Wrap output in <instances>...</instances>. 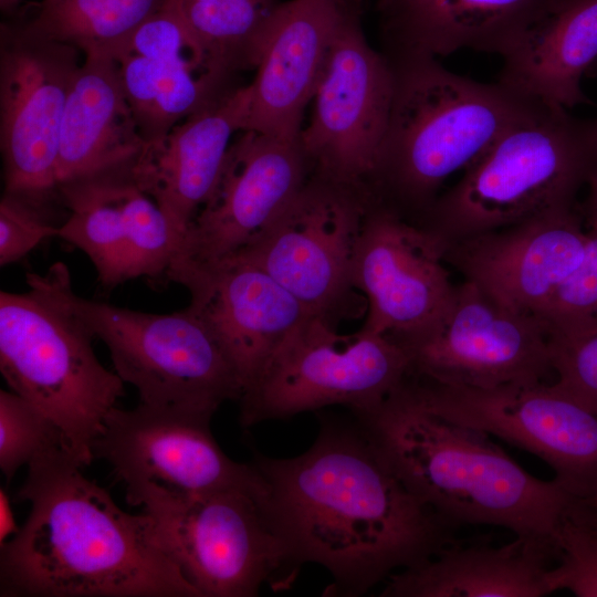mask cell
Masks as SVG:
<instances>
[{
    "instance_id": "cell-27",
    "label": "cell",
    "mask_w": 597,
    "mask_h": 597,
    "mask_svg": "<svg viewBox=\"0 0 597 597\" xmlns=\"http://www.w3.org/2000/svg\"><path fill=\"white\" fill-rule=\"evenodd\" d=\"M498 82L549 106L590 103L580 83L597 62V0H561L502 56Z\"/></svg>"
},
{
    "instance_id": "cell-28",
    "label": "cell",
    "mask_w": 597,
    "mask_h": 597,
    "mask_svg": "<svg viewBox=\"0 0 597 597\" xmlns=\"http://www.w3.org/2000/svg\"><path fill=\"white\" fill-rule=\"evenodd\" d=\"M186 28L211 74L231 77L259 65L280 0H175Z\"/></svg>"
},
{
    "instance_id": "cell-2",
    "label": "cell",
    "mask_w": 597,
    "mask_h": 597,
    "mask_svg": "<svg viewBox=\"0 0 597 597\" xmlns=\"http://www.w3.org/2000/svg\"><path fill=\"white\" fill-rule=\"evenodd\" d=\"M63 447L33 458L15 494L29 502L0 546L1 597H201L149 517L122 510Z\"/></svg>"
},
{
    "instance_id": "cell-24",
    "label": "cell",
    "mask_w": 597,
    "mask_h": 597,
    "mask_svg": "<svg viewBox=\"0 0 597 597\" xmlns=\"http://www.w3.org/2000/svg\"><path fill=\"white\" fill-rule=\"evenodd\" d=\"M561 0H394L379 4L388 56L506 54Z\"/></svg>"
},
{
    "instance_id": "cell-6",
    "label": "cell",
    "mask_w": 597,
    "mask_h": 597,
    "mask_svg": "<svg viewBox=\"0 0 597 597\" xmlns=\"http://www.w3.org/2000/svg\"><path fill=\"white\" fill-rule=\"evenodd\" d=\"M64 266L55 262L44 274L29 272L27 292H0V370L11 391L55 422L85 468L125 383L101 364L94 334L69 306Z\"/></svg>"
},
{
    "instance_id": "cell-12",
    "label": "cell",
    "mask_w": 597,
    "mask_h": 597,
    "mask_svg": "<svg viewBox=\"0 0 597 597\" xmlns=\"http://www.w3.org/2000/svg\"><path fill=\"white\" fill-rule=\"evenodd\" d=\"M80 50L29 32L0 28V149L3 192L50 209L60 201L57 156L62 118Z\"/></svg>"
},
{
    "instance_id": "cell-16",
    "label": "cell",
    "mask_w": 597,
    "mask_h": 597,
    "mask_svg": "<svg viewBox=\"0 0 597 597\" xmlns=\"http://www.w3.org/2000/svg\"><path fill=\"white\" fill-rule=\"evenodd\" d=\"M311 172L300 136L241 130L168 270L212 266L234 256L271 224Z\"/></svg>"
},
{
    "instance_id": "cell-30",
    "label": "cell",
    "mask_w": 597,
    "mask_h": 597,
    "mask_svg": "<svg viewBox=\"0 0 597 597\" xmlns=\"http://www.w3.org/2000/svg\"><path fill=\"white\" fill-rule=\"evenodd\" d=\"M551 540L556 551V565L548 572L551 593L567 589L578 597H597V505L574 496Z\"/></svg>"
},
{
    "instance_id": "cell-4",
    "label": "cell",
    "mask_w": 597,
    "mask_h": 597,
    "mask_svg": "<svg viewBox=\"0 0 597 597\" xmlns=\"http://www.w3.org/2000/svg\"><path fill=\"white\" fill-rule=\"evenodd\" d=\"M388 57L390 116L366 187L374 202L418 224L451 175L544 103L453 73L436 57Z\"/></svg>"
},
{
    "instance_id": "cell-31",
    "label": "cell",
    "mask_w": 597,
    "mask_h": 597,
    "mask_svg": "<svg viewBox=\"0 0 597 597\" xmlns=\"http://www.w3.org/2000/svg\"><path fill=\"white\" fill-rule=\"evenodd\" d=\"M587 231L583 260L535 314L551 342L597 333V230Z\"/></svg>"
},
{
    "instance_id": "cell-18",
    "label": "cell",
    "mask_w": 597,
    "mask_h": 597,
    "mask_svg": "<svg viewBox=\"0 0 597 597\" xmlns=\"http://www.w3.org/2000/svg\"><path fill=\"white\" fill-rule=\"evenodd\" d=\"M446 264L441 241L373 202L352 269V284L366 298L362 331L399 338L433 325L457 291Z\"/></svg>"
},
{
    "instance_id": "cell-3",
    "label": "cell",
    "mask_w": 597,
    "mask_h": 597,
    "mask_svg": "<svg viewBox=\"0 0 597 597\" xmlns=\"http://www.w3.org/2000/svg\"><path fill=\"white\" fill-rule=\"evenodd\" d=\"M353 413L406 488L453 528L493 525L551 537L574 498L555 479L526 472L488 433L429 409L407 377L379 405Z\"/></svg>"
},
{
    "instance_id": "cell-11",
    "label": "cell",
    "mask_w": 597,
    "mask_h": 597,
    "mask_svg": "<svg viewBox=\"0 0 597 597\" xmlns=\"http://www.w3.org/2000/svg\"><path fill=\"white\" fill-rule=\"evenodd\" d=\"M425 406L454 422L493 434L547 463L573 496L597 495V413L557 387L491 388L407 378Z\"/></svg>"
},
{
    "instance_id": "cell-19",
    "label": "cell",
    "mask_w": 597,
    "mask_h": 597,
    "mask_svg": "<svg viewBox=\"0 0 597 597\" xmlns=\"http://www.w3.org/2000/svg\"><path fill=\"white\" fill-rule=\"evenodd\" d=\"M579 205L443 243V259L505 307L535 316L583 260Z\"/></svg>"
},
{
    "instance_id": "cell-34",
    "label": "cell",
    "mask_w": 597,
    "mask_h": 597,
    "mask_svg": "<svg viewBox=\"0 0 597 597\" xmlns=\"http://www.w3.org/2000/svg\"><path fill=\"white\" fill-rule=\"evenodd\" d=\"M549 343L554 386L597 413V333Z\"/></svg>"
},
{
    "instance_id": "cell-8",
    "label": "cell",
    "mask_w": 597,
    "mask_h": 597,
    "mask_svg": "<svg viewBox=\"0 0 597 597\" xmlns=\"http://www.w3.org/2000/svg\"><path fill=\"white\" fill-rule=\"evenodd\" d=\"M62 291L71 310L108 348L114 371L138 392L139 402L214 413L239 400L243 385L211 329L188 306L154 314L84 298L65 265Z\"/></svg>"
},
{
    "instance_id": "cell-36",
    "label": "cell",
    "mask_w": 597,
    "mask_h": 597,
    "mask_svg": "<svg viewBox=\"0 0 597 597\" xmlns=\"http://www.w3.org/2000/svg\"><path fill=\"white\" fill-rule=\"evenodd\" d=\"M587 196L579 209L587 229L597 230V171L587 182Z\"/></svg>"
},
{
    "instance_id": "cell-23",
    "label": "cell",
    "mask_w": 597,
    "mask_h": 597,
    "mask_svg": "<svg viewBox=\"0 0 597 597\" xmlns=\"http://www.w3.org/2000/svg\"><path fill=\"white\" fill-rule=\"evenodd\" d=\"M358 0H287L268 28L245 130L295 138L332 44Z\"/></svg>"
},
{
    "instance_id": "cell-21",
    "label": "cell",
    "mask_w": 597,
    "mask_h": 597,
    "mask_svg": "<svg viewBox=\"0 0 597 597\" xmlns=\"http://www.w3.org/2000/svg\"><path fill=\"white\" fill-rule=\"evenodd\" d=\"M129 106L145 142L231 88L209 71L175 0H168L112 46Z\"/></svg>"
},
{
    "instance_id": "cell-10",
    "label": "cell",
    "mask_w": 597,
    "mask_h": 597,
    "mask_svg": "<svg viewBox=\"0 0 597 597\" xmlns=\"http://www.w3.org/2000/svg\"><path fill=\"white\" fill-rule=\"evenodd\" d=\"M373 202L366 186L312 171L271 224L231 259L261 269L335 325L356 308L353 261Z\"/></svg>"
},
{
    "instance_id": "cell-35",
    "label": "cell",
    "mask_w": 597,
    "mask_h": 597,
    "mask_svg": "<svg viewBox=\"0 0 597 597\" xmlns=\"http://www.w3.org/2000/svg\"><path fill=\"white\" fill-rule=\"evenodd\" d=\"M19 528L13 511L11 509V503L9 501V495L4 488H0V546L3 545L8 538L15 535L19 532Z\"/></svg>"
},
{
    "instance_id": "cell-9",
    "label": "cell",
    "mask_w": 597,
    "mask_h": 597,
    "mask_svg": "<svg viewBox=\"0 0 597 597\" xmlns=\"http://www.w3.org/2000/svg\"><path fill=\"white\" fill-rule=\"evenodd\" d=\"M409 359L387 335L336 333L311 315L284 339L243 391L242 427L342 405L353 412L379 405L408 376Z\"/></svg>"
},
{
    "instance_id": "cell-5",
    "label": "cell",
    "mask_w": 597,
    "mask_h": 597,
    "mask_svg": "<svg viewBox=\"0 0 597 597\" xmlns=\"http://www.w3.org/2000/svg\"><path fill=\"white\" fill-rule=\"evenodd\" d=\"M597 171V117L543 104L502 133L417 226L443 243L574 208Z\"/></svg>"
},
{
    "instance_id": "cell-13",
    "label": "cell",
    "mask_w": 597,
    "mask_h": 597,
    "mask_svg": "<svg viewBox=\"0 0 597 597\" xmlns=\"http://www.w3.org/2000/svg\"><path fill=\"white\" fill-rule=\"evenodd\" d=\"M391 339L408 356V375L441 384H536L553 371L543 324L505 307L468 280L457 285L450 307L433 325Z\"/></svg>"
},
{
    "instance_id": "cell-14",
    "label": "cell",
    "mask_w": 597,
    "mask_h": 597,
    "mask_svg": "<svg viewBox=\"0 0 597 597\" xmlns=\"http://www.w3.org/2000/svg\"><path fill=\"white\" fill-rule=\"evenodd\" d=\"M394 82L391 61L368 43L357 4L339 27L300 134L313 172L366 186L387 132Z\"/></svg>"
},
{
    "instance_id": "cell-29",
    "label": "cell",
    "mask_w": 597,
    "mask_h": 597,
    "mask_svg": "<svg viewBox=\"0 0 597 597\" xmlns=\"http://www.w3.org/2000/svg\"><path fill=\"white\" fill-rule=\"evenodd\" d=\"M168 0H41L22 25L32 34L83 51L107 52Z\"/></svg>"
},
{
    "instance_id": "cell-25",
    "label": "cell",
    "mask_w": 597,
    "mask_h": 597,
    "mask_svg": "<svg viewBox=\"0 0 597 597\" xmlns=\"http://www.w3.org/2000/svg\"><path fill=\"white\" fill-rule=\"evenodd\" d=\"M556 559L551 537L502 545L451 541L423 562L392 574L381 597H541Z\"/></svg>"
},
{
    "instance_id": "cell-17",
    "label": "cell",
    "mask_w": 597,
    "mask_h": 597,
    "mask_svg": "<svg viewBox=\"0 0 597 597\" xmlns=\"http://www.w3.org/2000/svg\"><path fill=\"white\" fill-rule=\"evenodd\" d=\"M67 210L57 238L87 255L107 290L136 279L166 282L181 239L135 182L130 161L59 186Z\"/></svg>"
},
{
    "instance_id": "cell-20",
    "label": "cell",
    "mask_w": 597,
    "mask_h": 597,
    "mask_svg": "<svg viewBox=\"0 0 597 597\" xmlns=\"http://www.w3.org/2000/svg\"><path fill=\"white\" fill-rule=\"evenodd\" d=\"M168 274L167 282L188 290V307L223 346L243 391L294 328L313 315L269 274L240 260Z\"/></svg>"
},
{
    "instance_id": "cell-1",
    "label": "cell",
    "mask_w": 597,
    "mask_h": 597,
    "mask_svg": "<svg viewBox=\"0 0 597 597\" xmlns=\"http://www.w3.org/2000/svg\"><path fill=\"white\" fill-rule=\"evenodd\" d=\"M264 502L291 564L324 567L331 596H362L453 541V527L394 473L359 425L323 420L302 454L255 453Z\"/></svg>"
},
{
    "instance_id": "cell-32",
    "label": "cell",
    "mask_w": 597,
    "mask_h": 597,
    "mask_svg": "<svg viewBox=\"0 0 597 597\" xmlns=\"http://www.w3.org/2000/svg\"><path fill=\"white\" fill-rule=\"evenodd\" d=\"M60 447L72 452L51 418L20 395L0 390V469L8 482L23 464Z\"/></svg>"
},
{
    "instance_id": "cell-37",
    "label": "cell",
    "mask_w": 597,
    "mask_h": 597,
    "mask_svg": "<svg viewBox=\"0 0 597 597\" xmlns=\"http://www.w3.org/2000/svg\"><path fill=\"white\" fill-rule=\"evenodd\" d=\"M21 0H0V8L2 12L11 13L13 12Z\"/></svg>"
},
{
    "instance_id": "cell-22",
    "label": "cell",
    "mask_w": 597,
    "mask_h": 597,
    "mask_svg": "<svg viewBox=\"0 0 597 597\" xmlns=\"http://www.w3.org/2000/svg\"><path fill=\"white\" fill-rule=\"evenodd\" d=\"M250 107V84L232 86L145 142L130 161L135 182L158 205L181 243L218 181L233 138L245 130Z\"/></svg>"
},
{
    "instance_id": "cell-33",
    "label": "cell",
    "mask_w": 597,
    "mask_h": 597,
    "mask_svg": "<svg viewBox=\"0 0 597 597\" xmlns=\"http://www.w3.org/2000/svg\"><path fill=\"white\" fill-rule=\"evenodd\" d=\"M52 210L3 192L0 200V265L14 263L44 240L59 235Z\"/></svg>"
},
{
    "instance_id": "cell-26",
    "label": "cell",
    "mask_w": 597,
    "mask_h": 597,
    "mask_svg": "<svg viewBox=\"0 0 597 597\" xmlns=\"http://www.w3.org/2000/svg\"><path fill=\"white\" fill-rule=\"evenodd\" d=\"M144 144L115 60L107 52L85 53L64 107L59 186L132 161Z\"/></svg>"
},
{
    "instance_id": "cell-39",
    "label": "cell",
    "mask_w": 597,
    "mask_h": 597,
    "mask_svg": "<svg viewBox=\"0 0 597 597\" xmlns=\"http://www.w3.org/2000/svg\"><path fill=\"white\" fill-rule=\"evenodd\" d=\"M585 500H587V501H589L590 503L597 505V495H595V496H593V498H587V499H585Z\"/></svg>"
},
{
    "instance_id": "cell-7",
    "label": "cell",
    "mask_w": 597,
    "mask_h": 597,
    "mask_svg": "<svg viewBox=\"0 0 597 597\" xmlns=\"http://www.w3.org/2000/svg\"><path fill=\"white\" fill-rule=\"evenodd\" d=\"M142 506L160 544L201 597H253L287 552L264 502L263 481L205 493L147 484L126 495Z\"/></svg>"
},
{
    "instance_id": "cell-40",
    "label": "cell",
    "mask_w": 597,
    "mask_h": 597,
    "mask_svg": "<svg viewBox=\"0 0 597 597\" xmlns=\"http://www.w3.org/2000/svg\"><path fill=\"white\" fill-rule=\"evenodd\" d=\"M390 1H394V0H378V6L390 2Z\"/></svg>"
},
{
    "instance_id": "cell-15",
    "label": "cell",
    "mask_w": 597,
    "mask_h": 597,
    "mask_svg": "<svg viewBox=\"0 0 597 597\" xmlns=\"http://www.w3.org/2000/svg\"><path fill=\"white\" fill-rule=\"evenodd\" d=\"M212 416L142 402L128 410L114 407L92 443L93 459L112 467L126 495L147 484L188 494L260 485L252 462H235L220 448Z\"/></svg>"
},
{
    "instance_id": "cell-38",
    "label": "cell",
    "mask_w": 597,
    "mask_h": 597,
    "mask_svg": "<svg viewBox=\"0 0 597 597\" xmlns=\"http://www.w3.org/2000/svg\"><path fill=\"white\" fill-rule=\"evenodd\" d=\"M587 76H597V62L594 64V66L588 72Z\"/></svg>"
}]
</instances>
